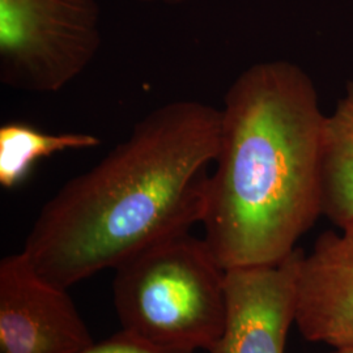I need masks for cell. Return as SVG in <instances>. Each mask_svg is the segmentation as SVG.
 Instances as JSON below:
<instances>
[{"instance_id":"cell-8","label":"cell","mask_w":353,"mask_h":353,"mask_svg":"<svg viewBox=\"0 0 353 353\" xmlns=\"http://www.w3.org/2000/svg\"><path fill=\"white\" fill-rule=\"evenodd\" d=\"M322 216L339 229L353 227V79L322 134Z\"/></svg>"},{"instance_id":"cell-3","label":"cell","mask_w":353,"mask_h":353,"mask_svg":"<svg viewBox=\"0 0 353 353\" xmlns=\"http://www.w3.org/2000/svg\"><path fill=\"white\" fill-rule=\"evenodd\" d=\"M115 271L114 303L122 332L165 350L212 348L225 322L227 270L204 239L172 237Z\"/></svg>"},{"instance_id":"cell-5","label":"cell","mask_w":353,"mask_h":353,"mask_svg":"<svg viewBox=\"0 0 353 353\" xmlns=\"http://www.w3.org/2000/svg\"><path fill=\"white\" fill-rule=\"evenodd\" d=\"M68 290L38 275L23 252L0 262V353H85L94 344Z\"/></svg>"},{"instance_id":"cell-4","label":"cell","mask_w":353,"mask_h":353,"mask_svg":"<svg viewBox=\"0 0 353 353\" xmlns=\"http://www.w3.org/2000/svg\"><path fill=\"white\" fill-rule=\"evenodd\" d=\"M97 0H0V81L29 93H55L101 49Z\"/></svg>"},{"instance_id":"cell-6","label":"cell","mask_w":353,"mask_h":353,"mask_svg":"<svg viewBox=\"0 0 353 353\" xmlns=\"http://www.w3.org/2000/svg\"><path fill=\"white\" fill-rule=\"evenodd\" d=\"M301 249L278 265L227 270V313L208 353H284L296 322Z\"/></svg>"},{"instance_id":"cell-1","label":"cell","mask_w":353,"mask_h":353,"mask_svg":"<svg viewBox=\"0 0 353 353\" xmlns=\"http://www.w3.org/2000/svg\"><path fill=\"white\" fill-rule=\"evenodd\" d=\"M220 119V109L204 102H168L70 179L43 205L21 250L38 275L68 290L202 224Z\"/></svg>"},{"instance_id":"cell-12","label":"cell","mask_w":353,"mask_h":353,"mask_svg":"<svg viewBox=\"0 0 353 353\" xmlns=\"http://www.w3.org/2000/svg\"><path fill=\"white\" fill-rule=\"evenodd\" d=\"M330 353H353V348H343V350H334Z\"/></svg>"},{"instance_id":"cell-2","label":"cell","mask_w":353,"mask_h":353,"mask_svg":"<svg viewBox=\"0 0 353 353\" xmlns=\"http://www.w3.org/2000/svg\"><path fill=\"white\" fill-rule=\"evenodd\" d=\"M220 140L203 216L225 270L278 265L322 216V113L297 64L246 68L220 109Z\"/></svg>"},{"instance_id":"cell-9","label":"cell","mask_w":353,"mask_h":353,"mask_svg":"<svg viewBox=\"0 0 353 353\" xmlns=\"http://www.w3.org/2000/svg\"><path fill=\"white\" fill-rule=\"evenodd\" d=\"M101 139L87 132L50 134L26 122H7L0 127V186H20L43 159L65 151L96 148Z\"/></svg>"},{"instance_id":"cell-7","label":"cell","mask_w":353,"mask_h":353,"mask_svg":"<svg viewBox=\"0 0 353 353\" xmlns=\"http://www.w3.org/2000/svg\"><path fill=\"white\" fill-rule=\"evenodd\" d=\"M294 323L306 341L353 348V227L325 232L303 254Z\"/></svg>"},{"instance_id":"cell-11","label":"cell","mask_w":353,"mask_h":353,"mask_svg":"<svg viewBox=\"0 0 353 353\" xmlns=\"http://www.w3.org/2000/svg\"><path fill=\"white\" fill-rule=\"evenodd\" d=\"M143 3H153V4H166V6H176V4H182L190 0H140Z\"/></svg>"},{"instance_id":"cell-10","label":"cell","mask_w":353,"mask_h":353,"mask_svg":"<svg viewBox=\"0 0 353 353\" xmlns=\"http://www.w3.org/2000/svg\"><path fill=\"white\" fill-rule=\"evenodd\" d=\"M85 353H194L188 351H173L153 347L138 341L125 332H118L106 341L94 343Z\"/></svg>"}]
</instances>
